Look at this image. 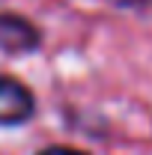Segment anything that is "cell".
Wrapping results in <instances>:
<instances>
[{
    "label": "cell",
    "instance_id": "2",
    "mask_svg": "<svg viewBox=\"0 0 152 155\" xmlns=\"http://www.w3.org/2000/svg\"><path fill=\"white\" fill-rule=\"evenodd\" d=\"M42 45V33L21 15L0 12V51L3 54H30Z\"/></svg>",
    "mask_w": 152,
    "mask_h": 155
},
{
    "label": "cell",
    "instance_id": "1",
    "mask_svg": "<svg viewBox=\"0 0 152 155\" xmlns=\"http://www.w3.org/2000/svg\"><path fill=\"white\" fill-rule=\"evenodd\" d=\"M36 114L33 93L12 75H0V125H21Z\"/></svg>",
    "mask_w": 152,
    "mask_h": 155
},
{
    "label": "cell",
    "instance_id": "4",
    "mask_svg": "<svg viewBox=\"0 0 152 155\" xmlns=\"http://www.w3.org/2000/svg\"><path fill=\"white\" fill-rule=\"evenodd\" d=\"M114 3H119V6H149L152 0H114Z\"/></svg>",
    "mask_w": 152,
    "mask_h": 155
},
{
    "label": "cell",
    "instance_id": "3",
    "mask_svg": "<svg viewBox=\"0 0 152 155\" xmlns=\"http://www.w3.org/2000/svg\"><path fill=\"white\" fill-rule=\"evenodd\" d=\"M36 155H87L84 149H75V146H48V149H42Z\"/></svg>",
    "mask_w": 152,
    "mask_h": 155
}]
</instances>
